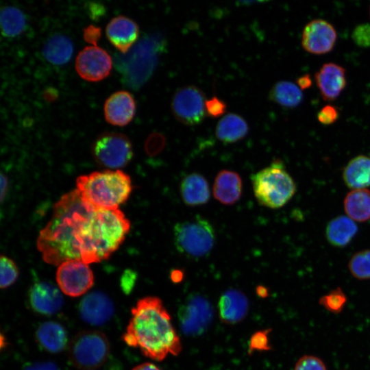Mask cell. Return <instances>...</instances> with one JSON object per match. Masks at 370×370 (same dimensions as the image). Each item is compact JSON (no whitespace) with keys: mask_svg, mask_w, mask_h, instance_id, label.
Listing matches in <instances>:
<instances>
[{"mask_svg":"<svg viewBox=\"0 0 370 370\" xmlns=\"http://www.w3.org/2000/svg\"><path fill=\"white\" fill-rule=\"evenodd\" d=\"M95 208L75 189L64 195L53 206L51 220L37 240L43 260L56 266L73 260L95 262L92 253Z\"/></svg>","mask_w":370,"mask_h":370,"instance_id":"cell-1","label":"cell"},{"mask_svg":"<svg viewBox=\"0 0 370 370\" xmlns=\"http://www.w3.org/2000/svg\"><path fill=\"white\" fill-rule=\"evenodd\" d=\"M132 317L122 336L130 347H138L145 356L164 360L169 354L178 355L182 345L171 317L160 299L146 297L131 310Z\"/></svg>","mask_w":370,"mask_h":370,"instance_id":"cell-2","label":"cell"},{"mask_svg":"<svg viewBox=\"0 0 370 370\" xmlns=\"http://www.w3.org/2000/svg\"><path fill=\"white\" fill-rule=\"evenodd\" d=\"M76 184L82 198L97 210L118 209L132 190L130 176L119 169L82 175Z\"/></svg>","mask_w":370,"mask_h":370,"instance_id":"cell-3","label":"cell"},{"mask_svg":"<svg viewBox=\"0 0 370 370\" xmlns=\"http://www.w3.org/2000/svg\"><path fill=\"white\" fill-rule=\"evenodd\" d=\"M251 180L258 202L267 208L277 209L284 206L296 191L293 179L280 160L253 174Z\"/></svg>","mask_w":370,"mask_h":370,"instance_id":"cell-4","label":"cell"},{"mask_svg":"<svg viewBox=\"0 0 370 370\" xmlns=\"http://www.w3.org/2000/svg\"><path fill=\"white\" fill-rule=\"evenodd\" d=\"M130 228V221L120 210H97L93 219L92 240L95 262L107 259L116 251Z\"/></svg>","mask_w":370,"mask_h":370,"instance_id":"cell-5","label":"cell"},{"mask_svg":"<svg viewBox=\"0 0 370 370\" xmlns=\"http://www.w3.org/2000/svg\"><path fill=\"white\" fill-rule=\"evenodd\" d=\"M174 243L182 255L198 259L207 256L214 247L216 234L211 223L200 216L176 223Z\"/></svg>","mask_w":370,"mask_h":370,"instance_id":"cell-6","label":"cell"},{"mask_svg":"<svg viewBox=\"0 0 370 370\" xmlns=\"http://www.w3.org/2000/svg\"><path fill=\"white\" fill-rule=\"evenodd\" d=\"M110 345L106 335L97 330L78 332L69 344V358L77 369L88 370L101 367L108 359Z\"/></svg>","mask_w":370,"mask_h":370,"instance_id":"cell-7","label":"cell"},{"mask_svg":"<svg viewBox=\"0 0 370 370\" xmlns=\"http://www.w3.org/2000/svg\"><path fill=\"white\" fill-rule=\"evenodd\" d=\"M92 152L99 164L110 169L125 166L133 156L129 138L115 132L101 134L92 143Z\"/></svg>","mask_w":370,"mask_h":370,"instance_id":"cell-8","label":"cell"},{"mask_svg":"<svg viewBox=\"0 0 370 370\" xmlns=\"http://www.w3.org/2000/svg\"><path fill=\"white\" fill-rule=\"evenodd\" d=\"M165 45L163 38L156 36L146 38L135 47L130 58V80L136 86L142 85L152 73L158 53Z\"/></svg>","mask_w":370,"mask_h":370,"instance_id":"cell-9","label":"cell"},{"mask_svg":"<svg viewBox=\"0 0 370 370\" xmlns=\"http://www.w3.org/2000/svg\"><path fill=\"white\" fill-rule=\"evenodd\" d=\"M205 97L202 91L194 86L180 88L171 101V110L175 119L187 125L201 123L206 112Z\"/></svg>","mask_w":370,"mask_h":370,"instance_id":"cell-10","label":"cell"},{"mask_svg":"<svg viewBox=\"0 0 370 370\" xmlns=\"http://www.w3.org/2000/svg\"><path fill=\"white\" fill-rule=\"evenodd\" d=\"M56 281L65 295L79 297L92 287L94 275L88 264L82 260H69L58 266Z\"/></svg>","mask_w":370,"mask_h":370,"instance_id":"cell-11","label":"cell"},{"mask_svg":"<svg viewBox=\"0 0 370 370\" xmlns=\"http://www.w3.org/2000/svg\"><path fill=\"white\" fill-rule=\"evenodd\" d=\"M112 64L111 57L106 51L97 45L87 46L79 52L75 69L82 79L98 82L109 75Z\"/></svg>","mask_w":370,"mask_h":370,"instance_id":"cell-12","label":"cell"},{"mask_svg":"<svg viewBox=\"0 0 370 370\" xmlns=\"http://www.w3.org/2000/svg\"><path fill=\"white\" fill-rule=\"evenodd\" d=\"M336 39V31L332 24L323 19H314L304 27L301 45L310 53L322 55L332 50Z\"/></svg>","mask_w":370,"mask_h":370,"instance_id":"cell-13","label":"cell"},{"mask_svg":"<svg viewBox=\"0 0 370 370\" xmlns=\"http://www.w3.org/2000/svg\"><path fill=\"white\" fill-rule=\"evenodd\" d=\"M81 319L92 325H101L110 320L114 313V306L109 297L101 291L86 295L78 306Z\"/></svg>","mask_w":370,"mask_h":370,"instance_id":"cell-14","label":"cell"},{"mask_svg":"<svg viewBox=\"0 0 370 370\" xmlns=\"http://www.w3.org/2000/svg\"><path fill=\"white\" fill-rule=\"evenodd\" d=\"M210 304L200 296L192 297L180 309V319L183 330L189 334L203 332L212 319Z\"/></svg>","mask_w":370,"mask_h":370,"instance_id":"cell-15","label":"cell"},{"mask_svg":"<svg viewBox=\"0 0 370 370\" xmlns=\"http://www.w3.org/2000/svg\"><path fill=\"white\" fill-rule=\"evenodd\" d=\"M314 79L321 97L327 101L337 99L347 83L345 69L333 62L323 64L315 73Z\"/></svg>","mask_w":370,"mask_h":370,"instance_id":"cell-16","label":"cell"},{"mask_svg":"<svg viewBox=\"0 0 370 370\" xmlns=\"http://www.w3.org/2000/svg\"><path fill=\"white\" fill-rule=\"evenodd\" d=\"M28 300L32 310L43 315L56 313L63 304L59 290L47 282L35 283L29 289Z\"/></svg>","mask_w":370,"mask_h":370,"instance_id":"cell-17","label":"cell"},{"mask_svg":"<svg viewBox=\"0 0 370 370\" xmlns=\"http://www.w3.org/2000/svg\"><path fill=\"white\" fill-rule=\"evenodd\" d=\"M136 103L127 91L119 90L112 94L105 101L103 111L106 121L113 125L124 126L133 119Z\"/></svg>","mask_w":370,"mask_h":370,"instance_id":"cell-18","label":"cell"},{"mask_svg":"<svg viewBox=\"0 0 370 370\" xmlns=\"http://www.w3.org/2000/svg\"><path fill=\"white\" fill-rule=\"evenodd\" d=\"M108 39L121 53L127 52L138 36V26L132 19L118 16L112 18L106 28Z\"/></svg>","mask_w":370,"mask_h":370,"instance_id":"cell-19","label":"cell"},{"mask_svg":"<svg viewBox=\"0 0 370 370\" xmlns=\"http://www.w3.org/2000/svg\"><path fill=\"white\" fill-rule=\"evenodd\" d=\"M248 306L247 298L242 292L236 289L227 290L219 301L220 319L225 323H236L245 318Z\"/></svg>","mask_w":370,"mask_h":370,"instance_id":"cell-20","label":"cell"},{"mask_svg":"<svg viewBox=\"0 0 370 370\" xmlns=\"http://www.w3.org/2000/svg\"><path fill=\"white\" fill-rule=\"evenodd\" d=\"M242 188V180L237 173L223 170L215 177L213 195L220 203L232 205L240 199Z\"/></svg>","mask_w":370,"mask_h":370,"instance_id":"cell-21","label":"cell"},{"mask_svg":"<svg viewBox=\"0 0 370 370\" xmlns=\"http://www.w3.org/2000/svg\"><path fill=\"white\" fill-rule=\"evenodd\" d=\"M36 338L38 345L50 353L63 351L68 342V336L64 328L55 321H45L41 323L36 331Z\"/></svg>","mask_w":370,"mask_h":370,"instance_id":"cell-22","label":"cell"},{"mask_svg":"<svg viewBox=\"0 0 370 370\" xmlns=\"http://www.w3.org/2000/svg\"><path fill=\"white\" fill-rule=\"evenodd\" d=\"M180 192L184 202L190 206L206 204L210 196L206 179L197 173H190L183 178Z\"/></svg>","mask_w":370,"mask_h":370,"instance_id":"cell-23","label":"cell"},{"mask_svg":"<svg viewBox=\"0 0 370 370\" xmlns=\"http://www.w3.org/2000/svg\"><path fill=\"white\" fill-rule=\"evenodd\" d=\"M343 179L352 190L370 186V157L359 155L350 160L343 169Z\"/></svg>","mask_w":370,"mask_h":370,"instance_id":"cell-24","label":"cell"},{"mask_svg":"<svg viewBox=\"0 0 370 370\" xmlns=\"http://www.w3.org/2000/svg\"><path fill=\"white\" fill-rule=\"evenodd\" d=\"M358 230L356 223L347 216H338L329 221L325 227V237L332 246H346Z\"/></svg>","mask_w":370,"mask_h":370,"instance_id":"cell-25","label":"cell"},{"mask_svg":"<svg viewBox=\"0 0 370 370\" xmlns=\"http://www.w3.org/2000/svg\"><path fill=\"white\" fill-rule=\"evenodd\" d=\"M347 217L354 221L365 222L370 219V190L354 189L349 192L343 201Z\"/></svg>","mask_w":370,"mask_h":370,"instance_id":"cell-26","label":"cell"},{"mask_svg":"<svg viewBox=\"0 0 370 370\" xmlns=\"http://www.w3.org/2000/svg\"><path fill=\"white\" fill-rule=\"evenodd\" d=\"M249 131L246 121L236 114L224 116L216 127V136L223 143H232L243 138Z\"/></svg>","mask_w":370,"mask_h":370,"instance_id":"cell-27","label":"cell"},{"mask_svg":"<svg viewBox=\"0 0 370 370\" xmlns=\"http://www.w3.org/2000/svg\"><path fill=\"white\" fill-rule=\"evenodd\" d=\"M42 53L45 58L49 62L60 65L66 63L73 53L71 40L62 34L51 36L45 42Z\"/></svg>","mask_w":370,"mask_h":370,"instance_id":"cell-28","label":"cell"},{"mask_svg":"<svg viewBox=\"0 0 370 370\" xmlns=\"http://www.w3.org/2000/svg\"><path fill=\"white\" fill-rule=\"evenodd\" d=\"M269 99L281 106L291 108L301 103L303 93L297 84L288 81H280L271 89Z\"/></svg>","mask_w":370,"mask_h":370,"instance_id":"cell-29","label":"cell"},{"mask_svg":"<svg viewBox=\"0 0 370 370\" xmlns=\"http://www.w3.org/2000/svg\"><path fill=\"white\" fill-rule=\"evenodd\" d=\"M1 27L2 34L7 37L20 34L25 26L23 13L14 6H5L1 10Z\"/></svg>","mask_w":370,"mask_h":370,"instance_id":"cell-30","label":"cell"},{"mask_svg":"<svg viewBox=\"0 0 370 370\" xmlns=\"http://www.w3.org/2000/svg\"><path fill=\"white\" fill-rule=\"evenodd\" d=\"M351 274L358 280H370V249L354 254L348 262Z\"/></svg>","mask_w":370,"mask_h":370,"instance_id":"cell-31","label":"cell"},{"mask_svg":"<svg viewBox=\"0 0 370 370\" xmlns=\"http://www.w3.org/2000/svg\"><path fill=\"white\" fill-rule=\"evenodd\" d=\"M347 302V297L340 287L331 291L322 296L319 304L325 310L332 313H340Z\"/></svg>","mask_w":370,"mask_h":370,"instance_id":"cell-32","label":"cell"},{"mask_svg":"<svg viewBox=\"0 0 370 370\" xmlns=\"http://www.w3.org/2000/svg\"><path fill=\"white\" fill-rule=\"evenodd\" d=\"M1 288L11 286L16 280L18 275V269L15 262L5 256H1L0 259Z\"/></svg>","mask_w":370,"mask_h":370,"instance_id":"cell-33","label":"cell"},{"mask_svg":"<svg viewBox=\"0 0 370 370\" xmlns=\"http://www.w3.org/2000/svg\"><path fill=\"white\" fill-rule=\"evenodd\" d=\"M271 330L258 331L254 333L250 338L249 343V352L269 351L271 349L269 343V334Z\"/></svg>","mask_w":370,"mask_h":370,"instance_id":"cell-34","label":"cell"},{"mask_svg":"<svg viewBox=\"0 0 370 370\" xmlns=\"http://www.w3.org/2000/svg\"><path fill=\"white\" fill-rule=\"evenodd\" d=\"M294 370H327L323 361L319 358L306 355L301 357L295 364Z\"/></svg>","mask_w":370,"mask_h":370,"instance_id":"cell-35","label":"cell"},{"mask_svg":"<svg viewBox=\"0 0 370 370\" xmlns=\"http://www.w3.org/2000/svg\"><path fill=\"white\" fill-rule=\"evenodd\" d=\"M352 37L358 46L370 47V25L368 23L358 25L353 30Z\"/></svg>","mask_w":370,"mask_h":370,"instance_id":"cell-36","label":"cell"},{"mask_svg":"<svg viewBox=\"0 0 370 370\" xmlns=\"http://www.w3.org/2000/svg\"><path fill=\"white\" fill-rule=\"evenodd\" d=\"M205 107L208 116L214 118L225 114L227 109L225 103L215 96L206 100Z\"/></svg>","mask_w":370,"mask_h":370,"instance_id":"cell-37","label":"cell"},{"mask_svg":"<svg viewBox=\"0 0 370 370\" xmlns=\"http://www.w3.org/2000/svg\"><path fill=\"white\" fill-rule=\"evenodd\" d=\"M165 145V138L160 133L151 134L145 143V149L147 154L154 156L160 153Z\"/></svg>","mask_w":370,"mask_h":370,"instance_id":"cell-38","label":"cell"},{"mask_svg":"<svg viewBox=\"0 0 370 370\" xmlns=\"http://www.w3.org/2000/svg\"><path fill=\"white\" fill-rule=\"evenodd\" d=\"M339 112L338 109L332 105H326L323 107L317 114L319 122L325 125L334 123L338 119Z\"/></svg>","mask_w":370,"mask_h":370,"instance_id":"cell-39","label":"cell"},{"mask_svg":"<svg viewBox=\"0 0 370 370\" xmlns=\"http://www.w3.org/2000/svg\"><path fill=\"white\" fill-rule=\"evenodd\" d=\"M137 274L131 269H127L121 278V288L126 295L130 294L135 285Z\"/></svg>","mask_w":370,"mask_h":370,"instance_id":"cell-40","label":"cell"},{"mask_svg":"<svg viewBox=\"0 0 370 370\" xmlns=\"http://www.w3.org/2000/svg\"><path fill=\"white\" fill-rule=\"evenodd\" d=\"M101 36V29L93 25H90L84 30V38L85 40L90 44L96 45L98 39Z\"/></svg>","mask_w":370,"mask_h":370,"instance_id":"cell-41","label":"cell"},{"mask_svg":"<svg viewBox=\"0 0 370 370\" xmlns=\"http://www.w3.org/2000/svg\"><path fill=\"white\" fill-rule=\"evenodd\" d=\"M23 370H59V368L54 362L47 361L26 364Z\"/></svg>","mask_w":370,"mask_h":370,"instance_id":"cell-42","label":"cell"},{"mask_svg":"<svg viewBox=\"0 0 370 370\" xmlns=\"http://www.w3.org/2000/svg\"><path fill=\"white\" fill-rule=\"evenodd\" d=\"M297 85L301 90L310 88L312 85V79L310 75L305 74L297 78Z\"/></svg>","mask_w":370,"mask_h":370,"instance_id":"cell-43","label":"cell"},{"mask_svg":"<svg viewBox=\"0 0 370 370\" xmlns=\"http://www.w3.org/2000/svg\"><path fill=\"white\" fill-rule=\"evenodd\" d=\"M170 278L173 282L179 283L183 280L184 272L181 269H173L171 271Z\"/></svg>","mask_w":370,"mask_h":370,"instance_id":"cell-44","label":"cell"},{"mask_svg":"<svg viewBox=\"0 0 370 370\" xmlns=\"http://www.w3.org/2000/svg\"><path fill=\"white\" fill-rule=\"evenodd\" d=\"M8 180L3 174L1 175V200L3 201L7 192Z\"/></svg>","mask_w":370,"mask_h":370,"instance_id":"cell-45","label":"cell"},{"mask_svg":"<svg viewBox=\"0 0 370 370\" xmlns=\"http://www.w3.org/2000/svg\"><path fill=\"white\" fill-rule=\"evenodd\" d=\"M132 370H160L156 365L151 362H145L136 366Z\"/></svg>","mask_w":370,"mask_h":370,"instance_id":"cell-46","label":"cell"},{"mask_svg":"<svg viewBox=\"0 0 370 370\" xmlns=\"http://www.w3.org/2000/svg\"><path fill=\"white\" fill-rule=\"evenodd\" d=\"M256 291L257 295L262 298H265L269 295L268 289L264 286H258Z\"/></svg>","mask_w":370,"mask_h":370,"instance_id":"cell-47","label":"cell"},{"mask_svg":"<svg viewBox=\"0 0 370 370\" xmlns=\"http://www.w3.org/2000/svg\"><path fill=\"white\" fill-rule=\"evenodd\" d=\"M369 11H370V9H369Z\"/></svg>","mask_w":370,"mask_h":370,"instance_id":"cell-48","label":"cell"}]
</instances>
